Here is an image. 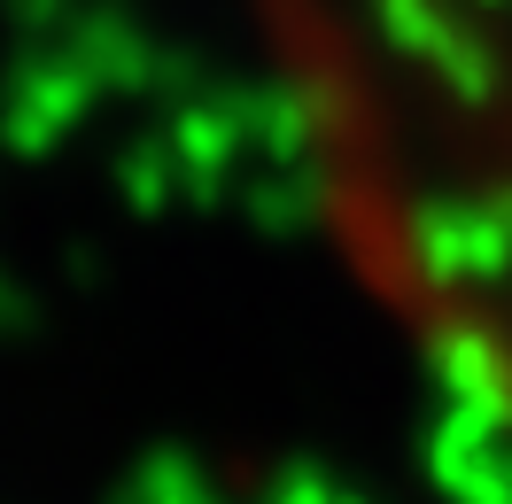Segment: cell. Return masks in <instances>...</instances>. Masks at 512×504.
<instances>
[{"mask_svg": "<svg viewBox=\"0 0 512 504\" xmlns=\"http://www.w3.org/2000/svg\"><path fill=\"white\" fill-rule=\"evenodd\" d=\"M342 225L512 419V0H280Z\"/></svg>", "mask_w": 512, "mask_h": 504, "instance_id": "obj_1", "label": "cell"}]
</instances>
